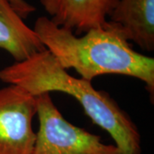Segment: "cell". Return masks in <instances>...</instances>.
<instances>
[{
	"label": "cell",
	"instance_id": "obj_1",
	"mask_svg": "<svg viewBox=\"0 0 154 154\" xmlns=\"http://www.w3.org/2000/svg\"><path fill=\"white\" fill-rule=\"evenodd\" d=\"M33 29L45 48L66 70L74 69L89 82L109 74L134 77L145 83L153 99V57L133 49L118 24L108 20L105 26L77 36L48 17H40Z\"/></svg>",
	"mask_w": 154,
	"mask_h": 154
},
{
	"label": "cell",
	"instance_id": "obj_6",
	"mask_svg": "<svg viewBox=\"0 0 154 154\" xmlns=\"http://www.w3.org/2000/svg\"><path fill=\"white\" fill-rule=\"evenodd\" d=\"M109 19L121 27L130 42L153 51L154 0H119Z\"/></svg>",
	"mask_w": 154,
	"mask_h": 154
},
{
	"label": "cell",
	"instance_id": "obj_4",
	"mask_svg": "<svg viewBox=\"0 0 154 154\" xmlns=\"http://www.w3.org/2000/svg\"><path fill=\"white\" fill-rule=\"evenodd\" d=\"M35 115L36 98L26 89L17 85L0 89V154H32Z\"/></svg>",
	"mask_w": 154,
	"mask_h": 154
},
{
	"label": "cell",
	"instance_id": "obj_7",
	"mask_svg": "<svg viewBox=\"0 0 154 154\" xmlns=\"http://www.w3.org/2000/svg\"><path fill=\"white\" fill-rule=\"evenodd\" d=\"M0 49L9 52L16 63L45 50L34 30L25 24L8 0H0Z\"/></svg>",
	"mask_w": 154,
	"mask_h": 154
},
{
	"label": "cell",
	"instance_id": "obj_2",
	"mask_svg": "<svg viewBox=\"0 0 154 154\" xmlns=\"http://www.w3.org/2000/svg\"><path fill=\"white\" fill-rule=\"evenodd\" d=\"M0 80L24 88L33 96L51 92L71 95L94 124L108 133L118 154H141V137L131 117L107 93L91 82L70 75L45 49L0 69Z\"/></svg>",
	"mask_w": 154,
	"mask_h": 154
},
{
	"label": "cell",
	"instance_id": "obj_8",
	"mask_svg": "<svg viewBox=\"0 0 154 154\" xmlns=\"http://www.w3.org/2000/svg\"><path fill=\"white\" fill-rule=\"evenodd\" d=\"M10 2L13 9L17 11L18 15L25 19L33 11H35V8L32 5L28 3L26 0H8Z\"/></svg>",
	"mask_w": 154,
	"mask_h": 154
},
{
	"label": "cell",
	"instance_id": "obj_5",
	"mask_svg": "<svg viewBox=\"0 0 154 154\" xmlns=\"http://www.w3.org/2000/svg\"><path fill=\"white\" fill-rule=\"evenodd\" d=\"M50 20L77 36L105 26L119 0H39Z\"/></svg>",
	"mask_w": 154,
	"mask_h": 154
},
{
	"label": "cell",
	"instance_id": "obj_3",
	"mask_svg": "<svg viewBox=\"0 0 154 154\" xmlns=\"http://www.w3.org/2000/svg\"><path fill=\"white\" fill-rule=\"evenodd\" d=\"M38 129L32 154H118L115 145L68 122L51 94L36 96Z\"/></svg>",
	"mask_w": 154,
	"mask_h": 154
}]
</instances>
